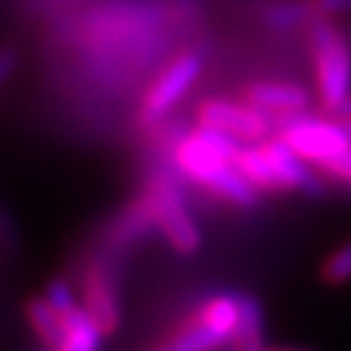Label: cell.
Returning <instances> with one entry per match:
<instances>
[{
  "instance_id": "obj_1",
  "label": "cell",
  "mask_w": 351,
  "mask_h": 351,
  "mask_svg": "<svg viewBox=\"0 0 351 351\" xmlns=\"http://www.w3.org/2000/svg\"><path fill=\"white\" fill-rule=\"evenodd\" d=\"M310 49H313L319 103L332 115L351 93L349 37L335 22H329V17H315L310 22Z\"/></svg>"
},
{
  "instance_id": "obj_2",
  "label": "cell",
  "mask_w": 351,
  "mask_h": 351,
  "mask_svg": "<svg viewBox=\"0 0 351 351\" xmlns=\"http://www.w3.org/2000/svg\"><path fill=\"white\" fill-rule=\"evenodd\" d=\"M274 125L278 127V137L302 161L317 169L351 147L349 134L335 115L310 117L305 112H295V115H280L278 120H274Z\"/></svg>"
},
{
  "instance_id": "obj_3",
  "label": "cell",
  "mask_w": 351,
  "mask_h": 351,
  "mask_svg": "<svg viewBox=\"0 0 351 351\" xmlns=\"http://www.w3.org/2000/svg\"><path fill=\"white\" fill-rule=\"evenodd\" d=\"M147 203L149 210H152L154 222L161 227L164 237L176 252L193 254L200 249V241H203L200 227L191 217V210H188L181 193L176 191L173 183L156 181L152 195L147 197Z\"/></svg>"
},
{
  "instance_id": "obj_4",
  "label": "cell",
  "mask_w": 351,
  "mask_h": 351,
  "mask_svg": "<svg viewBox=\"0 0 351 351\" xmlns=\"http://www.w3.org/2000/svg\"><path fill=\"white\" fill-rule=\"evenodd\" d=\"M200 122L230 132L239 142H263L274 132L271 115L254 105H237L227 100H210L200 108Z\"/></svg>"
},
{
  "instance_id": "obj_5",
  "label": "cell",
  "mask_w": 351,
  "mask_h": 351,
  "mask_svg": "<svg viewBox=\"0 0 351 351\" xmlns=\"http://www.w3.org/2000/svg\"><path fill=\"white\" fill-rule=\"evenodd\" d=\"M200 71H203L200 56L186 54L181 59H176L149 90L147 100H144V120H159L161 115H166L191 90Z\"/></svg>"
},
{
  "instance_id": "obj_6",
  "label": "cell",
  "mask_w": 351,
  "mask_h": 351,
  "mask_svg": "<svg viewBox=\"0 0 351 351\" xmlns=\"http://www.w3.org/2000/svg\"><path fill=\"white\" fill-rule=\"evenodd\" d=\"M261 147L266 152V156H269L271 166H274V173L280 183V191H300L305 195H319L324 191L322 178L280 137L263 139Z\"/></svg>"
},
{
  "instance_id": "obj_7",
  "label": "cell",
  "mask_w": 351,
  "mask_h": 351,
  "mask_svg": "<svg viewBox=\"0 0 351 351\" xmlns=\"http://www.w3.org/2000/svg\"><path fill=\"white\" fill-rule=\"evenodd\" d=\"M247 103L266 115H295L310 108V93L291 83H254L247 90Z\"/></svg>"
},
{
  "instance_id": "obj_8",
  "label": "cell",
  "mask_w": 351,
  "mask_h": 351,
  "mask_svg": "<svg viewBox=\"0 0 351 351\" xmlns=\"http://www.w3.org/2000/svg\"><path fill=\"white\" fill-rule=\"evenodd\" d=\"M208 191L215 195L225 197L237 208H254L258 203V188L249 181L247 176L241 173L239 166L234 161H222L213 173L208 176V181L203 183Z\"/></svg>"
},
{
  "instance_id": "obj_9",
  "label": "cell",
  "mask_w": 351,
  "mask_h": 351,
  "mask_svg": "<svg viewBox=\"0 0 351 351\" xmlns=\"http://www.w3.org/2000/svg\"><path fill=\"white\" fill-rule=\"evenodd\" d=\"M234 351H269L263 341V307L258 298L239 295V313L232 332Z\"/></svg>"
},
{
  "instance_id": "obj_10",
  "label": "cell",
  "mask_w": 351,
  "mask_h": 351,
  "mask_svg": "<svg viewBox=\"0 0 351 351\" xmlns=\"http://www.w3.org/2000/svg\"><path fill=\"white\" fill-rule=\"evenodd\" d=\"M103 329L86 307L76 305L64 315V337L54 351H98Z\"/></svg>"
},
{
  "instance_id": "obj_11",
  "label": "cell",
  "mask_w": 351,
  "mask_h": 351,
  "mask_svg": "<svg viewBox=\"0 0 351 351\" xmlns=\"http://www.w3.org/2000/svg\"><path fill=\"white\" fill-rule=\"evenodd\" d=\"M86 310L90 317L98 322V327L105 332H112L117 327V298L105 276L90 274L86 280Z\"/></svg>"
},
{
  "instance_id": "obj_12",
  "label": "cell",
  "mask_w": 351,
  "mask_h": 351,
  "mask_svg": "<svg viewBox=\"0 0 351 351\" xmlns=\"http://www.w3.org/2000/svg\"><path fill=\"white\" fill-rule=\"evenodd\" d=\"M234 164L239 166L241 173L247 176L249 181H252L258 191H271V193L280 191V183H278V178H276V173H274V166H271L269 156H266V152H263L261 144L249 142L247 147L241 144Z\"/></svg>"
},
{
  "instance_id": "obj_13",
  "label": "cell",
  "mask_w": 351,
  "mask_h": 351,
  "mask_svg": "<svg viewBox=\"0 0 351 351\" xmlns=\"http://www.w3.org/2000/svg\"><path fill=\"white\" fill-rule=\"evenodd\" d=\"M27 317H29L32 329L37 332V337L49 346V349H56V346L61 344V337H64V317H61L44 298L42 300L29 302Z\"/></svg>"
},
{
  "instance_id": "obj_14",
  "label": "cell",
  "mask_w": 351,
  "mask_h": 351,
  "mask_svg": "<svg viewBox=\"0 0 351 351\" xmlns=\"http://www.w3.org/2000/svg\"><path fill=\"white\" fill-rule=\"evenodd\" d=\"M237 313H239V295H215L200 310V319L210 324L225 341H230L237 324Z\"/></svg>"
},
{
  "instance_id": "obj_15",
  "label": "cell",
  "mask_w": 351,
  "mask_h": 351,
  "mask_svg": "<svg viewBox=\"0 0 351 351\" xmlns=\"http://www.w3.org/2000/svg\"><path fill=\"white\" fill-rule=\"evenodd\" d=\"M315 17L317 15H315L310 0H283V3H276L266 10V22L280 32H291L302 25H310Z\"/></svg>"
},
{
  "instance_id": "obj_16",
  "label": "cell",
  "mask_w": 351,
  "mask_h": 351,
  "mask_svg": "<svg viewBox=\"0 0 351 351\" xmlns=\"http://www.w3.org/2000/svg\"><path fill=\"white\" fill-rule=\"evenodd\" d=\"M222 344H225V339L210 324H205L203 319L197 317V322L193 327L181 332V335L166 346H169V351H215Z\"/></svg>"
},
{
  "instance_id": "obj_17",
  "label": "cell",
  "mask_w": 351,
  "mask_h": 351,
  "mask_svg": "<svg viewBox=\"0 0 351 351\" xmlns=\"http://www.w3.org/2000/svg\"><path fill=\"white\" fill-rule=\"evenodd\" d=\"M319 274H322V280L327 285L351 283V239L344 241L341 247H337L335 252L324 258Z\"/></svg>"
},
{
  "instance_id": "obj_18",
  "label": "cell",
  "mask_w": 351,
  "mask_h": 351,
  "mask_svg": "<svg viewBox=\"0 0 351 351\" xmlns=\"http://www.w3.org/2000/svg\"><path fill=\"white\" fill-rule=\"evenodd\" d=\"M44 300L49 302V305L54 307L61 317H64L69 310H73V307L78 305V302H76V293H73L71 283H66L64 278H54V280H51L49 288H47V295H44Z\"/></svg>"
},
{
  "instance_id": "obj_19",
  "label": "cell",
  "mask_w": 351,
  "mask_h": 351,
  "mask_svg": "<svg viewBox=\"0 0 351 351\" xmlns=\"http://www.w3.org/2000/svg\"><path fill=\"white\" fill-rule=\"evenodd\" d=\"M319 171H322V176L332 178V181L351 186V147L346 152L337 154L335 159H329L324 166H319Z\"/></svg>"
},
{
  "instance_id": "obj_20",
  "label": "cell",
  "mask_w": 351,
  "mask_h": 351,
  "mask_svg": "<svg viewBox=\"0 0 351 351\" xmlns=\"http://www.w3.org/2000/svg\"><path fill=\"white\" fill-rule=\"evenodd\" d=\"M310 5L317 17H337L351 12V0H310Z\"/></svg>"
},
{
  "instance_id": "obj_21",
  "label": "cell",
  "mask_w": 351,
  "mask_h": 351,
  "mask_svg": "<svg viewBox=\"0 0 351 351\" xmlns=\"http://www.w3.org/2000/svg\"><path fill=\"white\" fill-rule=\"evenodd\" d=\"M15 66H17V59L12 51H0V86L10 78V73L15 71Z\"/></svg>"
},
{
  "instance_id": "obj_22",
  "label": "cell",
  "mask_w": 351,
  "mask_h": 351,
  "mask_svg": "<svg viewBox=\"0 0 351 351\" xmlns=\"http://www.w3.org/2000/svg\"><path fill=\"white\" fill-rule=\"evenodd\" d=\"M332 115H339V117H351V93L346 95L344 103L337 108V112H332Z\"/></svg>"
},
{
  "instance_id": "obj_23",
  "label": "cell",
  "mask_w": 351,
  "mask_h": 351,
  "mask_svg": "<svg viewBox=\"0 0 351 351\" xmlns=\"http://www.w3.org/2000/svg\"><path fill=\"white\" fill-rule=\"evenodd\" d=\"M337 120H339V125L344 127V132L349 134V139H351V117H339V115H335Z\"/></svg>"
},
{
  "instance_id": "obj_24",
  "label": "cell",
  "mask_w": 351,
  "mask_h": 351,
  "mask_svg": "<svg viewBox=\"0 0 351 351\" xmlns=\"http://www.w3.org/2000/svg\"><path fill=\"white\" fill-rule=\"evenodd\" d=\"M269 351H313V349H305V346H274Z\"/></svg>"
},
{
  "instance_id": "obj_25",
  "label": "cell",
  "mask_w": 351,
  "mask_h": 351,
  "mask_svg": "<svg viewBox=\"0 0 351 351\" xmlns=\"http://www.w3.org/2000/svg\"><path fill=\"white\" fill-rule=\"evenodd\" d=\"M159 351H169V346H161V349Z\"/></svg>"
}]
</instances>
